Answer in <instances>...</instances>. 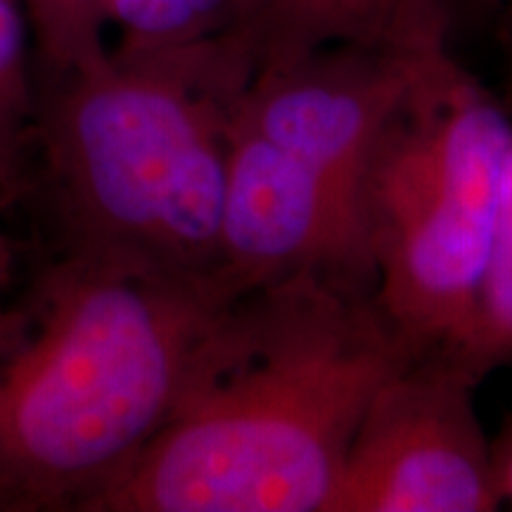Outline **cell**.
<instances>
[{
    "instance_id": "cell-12",
    "label": "cell",
    "mask_w": 512,
    "mask_h": 512,
    "mask_svg": "<svg viewBox=\"0 0 512 512\" xmlns=\"http://www.w3.org/2000/svg\"><path fill=\"white\" fill-rule=\"evenodd\" d=\"M34 36L36 83L83 69L110 53L107 0H24Z\"/></svg>"
},
{
    "instance_id": "cell-3",
    "label": "cell",
    "mask_w": 512,
    "mask_h": 512,
    "mask_svg": "<svg viewBox=\"0 0 512 512\" xmlns=\"http://www.w3.org/2000/svg\"><path fill=\"white\" fill-rule=\"evenodd\" d=\"M254 72L245 43L228 38L152 53L110 46L100 62L38 81L24 200L43 197L50 249L228 283V131Z\"/></svg>"
},
{
    "instance_id": "cell-8",
    "label": "cell",
    "mask_w": 512,
    "mask_h": 512,
    "mask_svg": "<svg viewBox=\"0 0 512 512\" xmlns=\"http://www.w3.org/2000/svg\"><path fill=\"white\" fill-rule=\"evenodd\" d=\"M503 0H259L245 31L254 67L328 46L396 55L453 53L472 29L494 24Z\"/></svg>"
},
{
    "instance_id": "cell-6",
    "label": "cell",
    "mask_w": 512,
    "mask_h": 512,
    "mask_svg": "<svg viewBox=\"0 0 512 512\" xmlns=\"http://www.w3.org/2000/svg\"><path fill=\"white\" fill-rule=\"evenodd\" d=\"M219 245L221 275L240 294L299 275L375 294L349 204L238 112L228 131Z\"/></svg>"
},
{
    "instance_id": "cell-14",
    "label": "cell",
    "mask_w": 512,
    "mask_h": 512,
    "mask_svg": "<svg viewBox=\"0 0 512 512\" xmlns=\"http://www.w3.org/2000/svg\"><path fill=\"white\" fill-rule=\"evenodd\" d=\"M498 48H501V72H503V91L501 95L505 110L512 117V0H503L501 10L494 19Z\"/></svg>"
},
{
    "instance_id": "cell-2",
    "label": "cell",
    "mask_w": 512,
    "mask_h": 512,
    "mask_svg": "<svg viewBox=\"0 0 512 512\" xmlns=\"http://www.w3.org/2000/svg\"><path fill=\"white\" fill-rule=\"evenodd\" d=\"M238 294L50 249L0 299V512H93Z\"/></svg>"
},
{
    "instance_id": "cell-11",
    "label": "cell",
    "mask_w": 512,
    "mask_h": 512,
    "mask_svg": "<svg viewBox=\"0 0 512 512\" xmlns=\"http://www.w3.org/2000/svg\"><path fill=\"white\" fill-rule=\"evenodd\" d=\"M512 366V145L505 159L494 242L479 290L477 318L460 368L472 380Z\"/></svg>"
},
{
    "instance_id": "cell-15",
    "label": "cell",
    "mask_w": 512,
    "mask_h": 512,
    "mask_svg": "<svg viewBox=\"0 0 512 512\" xmlns=\"http://www.w3.org/2000/svg\"><path fill=\"white\" fill-rule=\"evenodd\" d=\"M19 283V254L8 230L0 223V299H5Z\"/></svg>"
},
{
    "instance_id": "cell-9",
    "label": "cell",
    "mask_w": 512,
    "mask_h": 512,
    "mask_svg": "<svg viewBox=\"0 0 512 512\" xmlns=\"http://www.w3.org/2000/svg\"><path fill=\"white\" fill-rule=\"evenodd\" d=\"M259 0H107L112 48L119 53H152L238 38Z\"/></svg>"
},
{
    "instance_id": "cell-13",
    "label": "cell",
    "mask_w": 512,
    "mask_h": 512,
    "mask_svg": "<svg viewBox=\"0 0 512 512\" xmlns=\"http://www.w3.org/2000/svg\"><path fill=\"white\" fill-rule=\"evenodd\" d=\"M491 446V470H494V484L501 503H512V411L505 415L501 430Z\"/></svg>"
},
{
    "instance_id": "cell-7",
    "label": "cell",
    "mask_w": 512,
    "mask_h": 512,
    "mask_svg": "<svg viewBox=\"0 0 512 512\" xmlns=\"http://www.w3.org/2000/svg\"><path fill=\"white\" fill-rule=\"evenodd\" d=\"M422 57L358 46L311 50L256 69L235 112L332 185L358 223L363 171Z\"/></svg>"
},
{
    "instance_id": "cell-4",
    "label": "cell",
    "mask_w": 512,
    "mask_h": 512,
    "mask_svg": "<svg viewBox=\"0 0 512 512\" xmlns=\"http://www.w3.org/2000/svg\"><path fill=\"white\" fill-rule=\"evenodd\" d=\"M512 117L456 53L422 57L358 185L375 302L420 356L458 363L494 242Z\"/></svg>"
},
{
    "instance_id": "cell-1",
    "label": "cell",
    "mask_w": 512,
    "mask_h": 512,
    "mask_svg": "<svg viewBox=\"0 0 512 512\" xmlns=\"http://www.w3.org/2000/svg\"><path fill=\"white\" fill-rule=\"evenodd\" d=\"M418 356L370 292L318 275L242 292L93 512H328L370 399Z\"/></svg>"
},
{
    "instance_id": "cell-10",
    "label": "cell",
    "mask_w": 512,
    "mask_h": 512,
    "mask_svg": "<svg viewBox=\"0 0 512 512\" xmlns=\"http://www.w3.org/2000/svg\"><path fill=\"white\" fill-rule=\"evenodd\" d=\"M36 57L27 3L0 0V207L27 192Z\"/></svg>"
},
{
    "instance_id": "cell-5",
    "label": "cell",
    "mask_w": 512,
    "mask_h": 512,
    "mask_svg": "<svg viewBox=\"0 0 512 512\" xmlns=\"http://www.w3.org/2000/svg\"><path fill=\"white\" fill-rule=\"evenodd\" d=\"M477 387L444 356H418L384 380L358 422L328 512L501 508Z\"/></svg>"
}]
</instances>
